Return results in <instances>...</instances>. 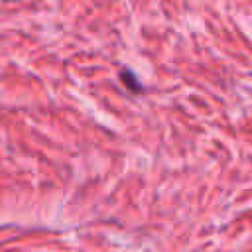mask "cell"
Segmentation results:
<instances>
[{"label": "cell", "mask_w": 252, "mask_h": 252, "mask_svg": "<svg viewBox=\"0 0 252 252\" xmlns=\"http://www.w3.org/2000/svg\"><path fill=\"white\" fill-rule=\"evenodd\" d=\"M134 79H136V77H134L130 71H122V81H124V85H130L132 89H136V91H138V89H140V85H138Z\"/></svg>", "instance_id": "6da1fadb"}]
</instances>
